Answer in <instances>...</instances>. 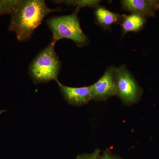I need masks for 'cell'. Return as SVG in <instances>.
Here are the masks:
<instances>
[{
    "label": "cell",
    "instance_id": "cell-1",
    "mask_svg": "<svg viewBox=\"0 0 159 159\" xmlns=\"http://www.w3.org/2000/svg\"><path fill=\"white\" fill-rule=\"evenodd\" d=\"M61 10L50 9L43 0L20 1L11 14L9 30L15 33L20 41L27 40L46 16Z\"/></svg>",
    "mask_w": 159,
    "mask_h": 159
},
{
    "label": "cell",
    "instance_id": "cell-2",
    "mask_svg": "<svg viewBox=\"0 0 159 159\" xmlns=\"http://www.w3.org/2000/svg\"><path fill=\"white\" fill-rule=\"evenodd\" d=\"M52 42L41 51L29 66V74L34 83H41L57 80L61 62Z\"/></svg>",
    "mask_w": 159,
    "mask_h": 159
},
{
    "label": "cell",
    "instance_id": "cell-3",
    "mask_svg": "<svg viewBox=\"0 0 159 159\" xmlns=\"http://www.w3.org/2000/svg\"><path fill=\"white\" fill-rule=\"evenodd\" d=\"M75 11L72 14L55 16L49 19L47 24L53 34L52 42L56 43L62 39L72 40L80 48L89 44V40L80 27L77 14Z\"/></svg>",
    "mask_w": 159,
    "mask_h": 159
},
{
    "label": "cell",
    "instance_id": "cell-4",
    "mask_svg": "<svg viewBox=\"0 0 159 159\" xmlns=\"http://www.w3.org/2000/svg\"><path fill=\"white\" fill-rule=\"evenodd\" d=\"M116 96L126 105L138 102L142 95V90L133 76L125 65L116 68Z\"/></svg>",
    "mask_w": 159,
    "mask_h": 159
},
{
    "label": "cell",
    "instance_id": "cell-5",
    "mask_svg": "<svg viewBox=\"0 0 159 159\" xmlns=\"http://www.w3.org/2000/svg\"><path fill=\"white\" fill-rule=\"evenodd\" d=\"M116 67H109L102 77L90 87L92 99L96 101H105L116 95Z\"/></svg>",
    "mask_w": 159,
    "mask_h": 159
},
{
    "label": "cell",
    "instance_id": "cell-6",
    "mask_svg": "<svg viewBox=\"0 0 159 159\" xmlns=\"http://www.w3.org/2000/svg\"><path fill=\"white\" fill-rule=\"evenodd\" d=\"M64 98L69 104L79 106L84 105L92 99L90 87L75 88L61 84L56 80Z\"/></svg>",
    "mask_w": 159,
    "mask_h": 159
},
{
    "label": "cell",
    "instance_id": "cell-7",
    "mask_svg": "<svg viewBox=\"0 0 159 159\" xmlns=\"http://www.w3.org/2000/svg\"><path fill=\"white\" fill-rule=\"evenodd\" d=\"M121 4L124 10L145 17L154 16L159 9V1L156 0H123Z\"/></svg>",
    "mask_w": 159,
    "mask_h": 159
},
{
    "label": "cell",
    "instance_id": "cell-8",
    "mask_svg": "<svg viewBox=\"0 0 159 159\" xmlns=\"http://www.w3.org/2000/svg\"><path fill=\"white\" fill-rule=\"evenodd\" d=\"M119 22L122 27L123 35L129 32H138L141 30L145 23V17L141 15L131 14L121 15Z\"/></svg>",
    "mask_w": 159,
    "mask_h": 159
},
{
    "label": "cell",
    "instance_id": "cell-9",
    "mask_svg": "<svg viewBox=\"0 0 159 159\" xmlns=\"http://www.w3.org/2000/svg\"><path fill=\"white\" fill-rule=\"evenodd\" d=\"M96 22L99 25L107 29L120 22L121 15L102 7H97L95 11Z\"/></svg>",
    "mask_w": 159,
    "mask_h": 159
},
{
    "label": "cell",
    "instance_id": "cell-10",
    "mask_svg": "<svg viewBox=\"0 0 159 159\" xmlns=\"http://www.w3.org/2000/svg\"><path fill=\"white\" fill-rule=\"evenodd\" d=\"M20 2V0H0V15L11 14Z\"/></svg>",
    "mask_w": 159,
    "mask_h": 159
},
{
    "label": "cell",
    "instance_id": "cell-11",
    "mask_svg": "<svg viewBox=\"0 0 159 159\" xmlns=\"http://www.w3.org/2000/svg\"><path fill=\"white\" fill-rule=\"evenodd\" d=\"M57 3H65L70 6H77L76 11H79L80 9L81 8L86 6L90 7H99V3L100 1H55Z\"/></svg>",
    "mask_w": 159,
    "mask_h": 159
},
{
    "label": "cell",
    "instance_id": "cell-12",
    "mask_svg": "<svg viewBox=\"0 0 159 159\" xmlns=\"http://www.w3.org/2000/svg\"><path fill=\"white\" fill-rule=\"evenodd\" d=\"M101 151L97 149L92 153L80 155L75 159H101Z\"/></svg>",
    "mask_w": 159,
    "mask_h": 159
},
{
    "label": "cell",
    "instance_id": "cell-13",
    "mask_svg": "<svg viewBox=\"0 0 159 159\" xmlns=\"http://www.w3.org/2000/svg\"><path fill=\"white\" fill-rule=\"evenodd\" d=\"M101 159H122L118 156L115 155L108 148L104 151L101 155Z\"/></svg>",
    "mask_w": 159,
    "mask_h": 159
}]
</instances>
